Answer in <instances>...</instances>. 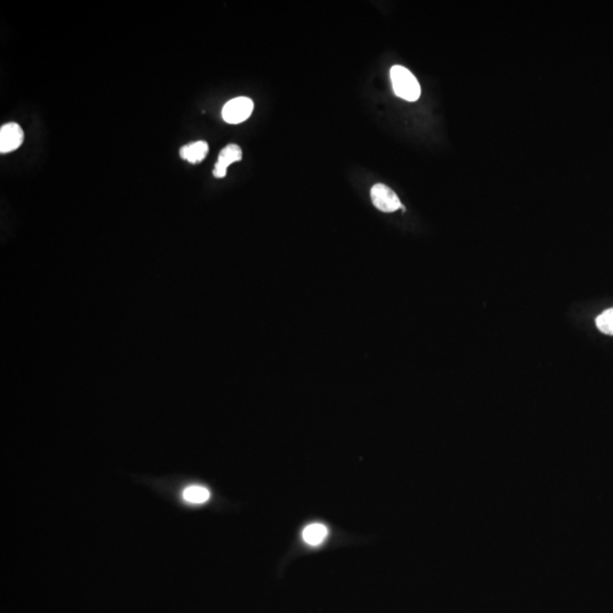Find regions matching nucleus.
<instances>
[{"mask_svg": "<svg viewBox=\"0 0 613 613\" xmlns=\"http://www.w3.org/2000/svg\"><path fill=\"white\" fill-rule=\"evenodd\" d=\"M391 81L394 93L407 101H416L420 97L421 89L415 75L403 66L395 65L391 68Z\"/></svg>", "mask_w": 613, "mask_h": 613, "instance_id": "1", "label": "nucleus"}, {"mask_svg": "<svg viewBox=\"0 0 613 613\" xmlns=\"http://www.w3.org/2000/svg\"><path fill=\"white\" fill-rule=\"evenodd\" d=\"M254 111V101L247 97H238L225 104L222 117L229 124H240L250 117Z\"/></svg>", "mask_w": 613, "mask_h": 613, "instance_id": "2", "label": "nucleus"}, {"mask_svg": "<svg viewBox=\"0 0 613 613\" xmlns=\"http://www.w3.org/2000/svg\"><path fill=\"white\" fill-rule=\"evenodd\" d=\"M370 197L375 207L381 211L393 213L400 208L404 211V207L401 204L397 193L384 184H375L370 191Z\"/></svg>", "mask_w": 613, "mask_h": 613, "instance_id": "3", "label": "nucleus"}, {"mask_svg": "<svg viewBox=\"0 0 613 613\" xmlns=\"http://www.w3.org/2000/svg\"><path fill=\"white\" fill-rule=\"evenodd\" d=\"M24 132L17 123H7L0 129V152L8 154L22 146Z\"/></svg>", "mask_w": 613, "mask_h": 613, "instance_id": "4", "label": "nucleus"}, {"mask_svg": "<svg viewBox=\"0 0 613 613\" xmlns=\"http://www.w3.org/2000/svg\"><path fill=\"white\" fill-rule=\"evenodd\" d=\"M242 161V149L238 145H229L225 148L222 149L220 156H218V161L215 165L213 174L217 179H223L227 177V167L233 163Z\"/></svg>", "mask_w": 613, "mask_h": 613, "instance_id": "5", "label": "nucleus"}, {"mask_svg": "<svg viewBox=\"0 0 613 613\" xmlns=\"http://www.w3.org/2000/svg\"><path fill=\"white\" fill-rule=\"evenodd\" d=\"M209 152V147L206 141H197L182 147L180 150V156L184 161H189L191 164L202 163Z\"/></svg>", "mask_w": 613, "mask_h": 613, "instance_id": "6", "label": "nucleus"}, {"mask_svg": "<svg viewBox=\"0 0 613 613\" xmlns=\"http://www.w3.org/2000/svg\"><path fill=\"white\" fill-rule=\"evenodd\" d=\"M329 535V530L322 523H311L306 526L302 532V537L306 544L317 546L322 544Z\"/></svg>", "mask_w": 613, "mask_h": 613, "instance_id": "7", "label": "nucleus"}, {"mask_svg": "<svg viewBox=\"0 0 613 613\" xmlns=\"http://www.w3.org/2000/svg\"><path fill=\"white\" fill-rule=\"evenodd\" d=\"M211 498V492L209 489H206L202 485H191L186 487L183 492V499L193 505H202L204 502H207Z\"/></svg>", "mask_w": 613, "mask_h": 613, "instance_id": "8", "label": "nucleus"}, {"mask_svg": "<svg viewBox=\"0 0 613 613\" xmlns=\"http://www.w3.org/2000/svg\"><path fill=\"white\" fill-rule=\"evenodd\" d=\"M596 326L603 334L613 336V308L605 310L596 318Z\"/></svg>", "mask_w": 613, "mask_h": 613, "instance_id": "9", "label": "nucleus"}]
</instances>
